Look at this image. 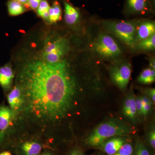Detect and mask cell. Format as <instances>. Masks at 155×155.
Wrapping results in <instances>:
<instances>
[{"mask_svg": "<svg viewBox=\"0 0 155 155\" xmlns=\"http://www.w3.org/2000/svg\"><path fill=\"white\" fill-rule=\"evenodd\" d=\"M64 5L65 20L66 23L70 25H74L77 24L80 17L79 11L67 2H64Z\"/></svg>", "mask_w": 155, "mask_h": 155, "instance_id": "obj_14", "label": "cell"}, {"mask_svg": "<svg viewBox=\"0 0 155 155\" xmlns=\"http://www.w3.org/2000/svg\"><path fill=\"white\" fill-rule=\"evenodd\" d=\"M149 63L150 67L152 69L155 70V58L153 57L150 58Z\"/></svg>", "mask_w": 155, "mask_h": 155, "instance_id": "obj_29", "label": "cell"}, {"mask_svg": "<svg viewBox=\"0 0 155 155\" xmlns=\"http://www.w3.org/2000/svg\"><path fill=\"white\" fill-rule=\"evenodd\" d=\"M133 152V148L131 144L125 143L113 155H132Z\"/></svg>", "mask_w": 155, "mask_h": 155, "instance_id": "obj_21", "label": "cell"}, {"mask_svg": "<svg viewBox=\"0 0 155 155\" xmlns=\"http://www.w3.org/2000/svg\"><path fill=\"white\" fill-rule=\"evenodd\" d=\"M0 155H12L10 152L8 151H5L0 153Z\"/></svg>", "mask_w": 155, "mask_h": 155, "instance_id": "obj_31", "label": "cell"}, {"mask_svg": "<svg viewBox=\"0 0 155 155\" xmlns=\"http://www.w3.org/2000/svg\"><path fill=\"white\" fill-rule=\"evenodd\" d=\"M155 22L151 20H145L138 22L137 28L135 45L155 34Z\"/></svg>", "mask_w": 155, "mask_h": 155, "instance_id": "obj_11", "label": "cell"}, {"mask_svg": "<svg viewBox=\"0 0 155 155\" xmlns=\"http://www.w3.org/2000/svg\"><path fill=\"white\" fill-rule=\"evenodd\" d=\"M43 148L41 142L36 139H29L19 143L18 149L21 155H40Z\"/></svg>", "mask_w": 155, "mask_h": 155, "instance_id": "obj_9", "label": "cell"}, {"mask_svg": "<svg viewBox=\"0 0 155 155\" xmlns=\"http://www.w3.org/2000/svg\"><path fill=\"white\" fill-rule=\"evenodd\" d=\"M8 8L9 14L12 16H18L27 11L25 5L15 0L8 2Z\"/></svg>", "mask_w": 155, "mask_h": 155, "instance_id": "obj_18", "label": "cell"}, {"mask_svg": "<svg viewBox=\"0 0 155 155\" xmlns=\"http://www.w3.org/2000/svg\"><path fill=\"white\" fill-rule=\"evenodd\" d=\"M136 97L132 91L128 93L123 103L122 111L124 116L132 122L137 117L135 102Z\"/></svg>", "mask_w": 155, "mask_h": 155, "instance_id": "obj_13", "label": "cell"}, {"mask_svg": "<svg viewBox=\"0 0 155 155\" xmlns=\"http://www.w3.org/2000/svg\"><path fill=\"white\" fill-rule=\"evenodd\" d=\"M155 80V70L150 67L143 70L137 79L139 83L145 84H150L153 83Z\"/></svg>", "mask_w": 155, "mask_h": 155, "instance_id": "obj_17", "label": "cell"}, {"mask_svg": "<svg viewBox=\"0 0 155 155\" xmlns=\"http://www.w3.org/2000/svg\"><path fill=\"white\" fill-rule=\"evenodd\" d=\"M153 104V103L152 102L149 103H143V107L142 112V116H147L148 115L150 111L151 110Z\"/></svg>", "mask_w": 155, "mask_h": 155, "instance_id": "obj_25", "label": "cell"}, {"mask_svg": "<svg viewBox=\"0 0 155 155\" xmlns=\"http://www.w3.org/2000/svg\"><path fill=\"white\" fill-rule=\"evenodd\" d=\"M49 5L47 0H41L36 10V12L39 17L49 23Z\"/></svg>", "mask_w": 155, "mask_h": 155, "instance_id": "obj_20", "label": "cell"}, {"mask_svg": "<svg viewBox=\"0 0 155 155\" xmlns=\"http://www.w3.org/2000/svg\"><path fill=\"white\" fill-rule=\"evenodd\" d=\"M147 8V0H127V8L130 14L143 13Z\"/></svg>", "mask_w": 155, "mask_h": 155, "instance_id": "obj_15", "label": "cell"}, {"mask_svg": "<svg viewBox=\"0 0 155 155\" xmlns=\"http://www.w3.org/2000/svg\"><path fill=\"white\" fill-rule=\"evenodd\" d=\"M108 71L112 82L122 92L125 91L132 71L130 62L122 59L113 61L108 67Z\"/></svg>", "mask_w": 155, "mask_h": 155, "instance_id": "obj_6", "label": "cell"}, {"mask_svg": "<svg viewBox=\"0 0 155 155\" xmlns=\"http://www.w3.org/2000/svg\"><path fill=\"white\" fill-rule=\"evenodd\" d=\"M135 102L137 114L139 116H141L143 107V103L141 96L137 97H136Z\"/></svg>", "mask_w": 155, "mask_h": 155, "instance_id": "obj_24", "label": "cell"}, {"mask_svg": "<svg viewBox=\"0 0 155 155\" xmlns=\"http://www.w3.org/2000/svg\"><path fill=\"white\" fill-rule=\"evenodd\" d=\"M14 77V71L10 63L0 67V86L5 92L10 91Z\"/></svg>", "mask_w": 155, "mask_h": 155, "instance_id": "obj_10", "label": "cell"}, {"mask_svg": "<svg viewBox=\"0 0 155 155\" xmlns=\"http://www.w3.org/2000/svg\"><path fill=\"white\" fill-rule=\"evenodd\" d=\"M145 93L147 96L150 98L153 103L155 102V88H146L145 89Z\"/></svg>", "mask_w": 155, "mask_h": 155, "instance_id": "obj_26", "label": "cell"}, {"mask_svg": "<svg viewBox=\"0 0 155 155\" xmlns=\"http://www.w3.org/2000/svg\"><path fill=\"white\" fill-rule=\"evenodd\" d=\"M16 84L23 98L16 121L38 134L49 136L71 125L102 88L99 74L90 61L85 59L76 68L67 57L55 63L41 59L25 63Z\"/></svg>", "mask_w": 155, "mask_h": 155, "instance_id": "obj_1", "label": "cell"}, {"mask_svg": "<svg viewBox=\"0 0 155 155\" xmlns=\"http://www.w3.org/2000/svg\"><path fill=\"white\" fill-rule=\"evenodd\" d=\"M135 149L136 155H150L147 147L140 140L137 141Z\"/></svg>", "mask_w": 155, "mask_h": 155, "instance_id": "obj_22", "label": "cell"}, {"mask_svg": "<svg viewBox=\"0 0 155 155\" xmlns=\"http://www.w3.org/2000/svg\"><path fill=\"white\" fill-rule=\"evenodd\" d=\"M93 50L100 58L111 62L121 59L123 54L118 42L110 35L103 32L94 42Z\"/></svg>", "mask_w": 155, "mask_h": 155, "instance_id": "obj_5", "label": "cell"}, {"mask_svg": "<svg viewBox=\"0 0 155 155\" xmlns=\"http://www.w3.org/2000/svg\"><path fill=\"white\" fill-rule=\"evenodd\" d=\"M49 23H54L61 19L62 16V10L60 4L57 2H54L50 7L49 10Z\"/></svg>", "mask_w": 155, "mask_h": 155, "instance_id": "obj_19", "label": "cell"}, {"mask_svg": "<svg viewBox=\"0 0 155 155\" xmlns=\"http://www.w3.org/2000/svg\"><path fill=\"white\" fill-rule=\"evenodd\" d=\"M130 125L121 120L111 119L98 125L85 139L88 147H97L109 139L133 133Z\"/></svg>", "mask_w": 155, "mask_h": 155, "instance_id": "obj_2", "label": "cell"}, {"mask_svg": "<svg viewBox=\"0 0 155 155\" xmlns=\"http://www.w3.org/2000/svg\"><path fill=\"white\" fill-rule=\"evenodd\" d=\"M7 100L9 107L11 109L14 120H17V117L22 109L23 104V98L21 89L16 84L11 89L7 95Z\"/></svg>", "mask_w": 155, "mask_h": 155, "instance_id": "obj_8", "label": "cell"}, {"mask_svg": "<svg viewBox=\"0 0 155 155\" xmlns=\"http://www.w3.org/2000/svg\"><path fill=\"white\" fill-rule=\"evenodd\" d=\"M41 0H28V5L31 8L36 11Z\"/></svg>", "mask_w": 155, "mask_h": 155, "instance_id": "obj_27", "label": "cell"}, {"mask_svg": "<svg viewBox=\"0 0 155 155\" xmlns=\"http://www.w3.org/2000/svg\"><path fill=\"white\" fill-rule=\"evenodd\" d=\"M71 45L67 38L55 35L47 40L41 52V60L55 63L66 58L70 52Z\"/></svg>", "mask_w": 155, "mask_h": 155, "instance_id": "obj_3", "label": "cell"}, {"mask_svg": "<svg viewBox=\"0 0 155 155\" xmlns=\"http://www.w3.org/2000/svg\"><path fill=\"white\" fill-rule=\"evenodd\" d=\"M14 121L10 107L4 104L0 105V148L7 142Z\"/></svg>", "mask_w": 155, "mask_h": 155, "instance_id": "obj_7", "label": "cell"}, {"mask_svg": "<svg viewBox=\"0 0 155 155\" xmlns=\"http://www.w3.org/2000/svg\"><path fill=\"white\" fill-rule=\"evenodd\" d=\"M41 155H53L49 151L45 152Z\"/></svg>", "mask_w": 155, "mask_h": 155, "instance_id": "obj_32", "label": "cell"}, {"mask_svg": "<svg viewBox=\"0 0 155 155\" xmlns=\"http://www.w3.org/2000/svg\"><path fill=\"white\" fill-rule=\"evenodd\" d=\"M15 1L19 2L24 5H28V0H15Z\"/></svg>", "mask_w": 155, "mask_h": 155, "instance_id": "obj_30", "label": "cell"}, {"mask_svg": "<svg viewBox=\"0 0 155 155\" xmlns=\"http://www.w3.org/2000/svg\"><path fill=\"white\" fill-rule=\"evenodd\" d=\"M148 141L153 149L155 148V130L154 127L150 130L148 134Z\"/></svg>", "mask_w": 155, "mask_h": 155, "instance_id": "obj_23", "label": "cell"}, {"mask_svg": "<svg viewBox=\"0 0 155 155\" xmlns=\"http://www.w3.org/2000/svg\"><path fill=\"white\" fill-rule=\"evenodd\" d=\"M68 155H84L82 151L78 148H75L72 149Z\"/></svg>", "mask_w": 155, "mask_h": 155, "instance_id": "obj_28", "label": "cell"}, {"mask_svg": "<svg viewBox=\"0 0 155 155\" xmlns=\"http://www.w3.org/2000/svg\"><path fill=\"white\" fill-rule=\"evenodd\" d=\"M137 21H104L102 22L103 28L112 34L125 44L134 49L135 45Z\"/></svg>", "mask_w": 155, "mask_h": 155, "instance_id": "obj_4", "label": "cell"}, {"mask_svg": "<svg viewBox=\"0 0 155 155\" xmlns=\"http://www.w3.org/2000/svg\"><path fill=\"white\" fill-rule=\"evenodd\" d=\"M155 48V35L139 42L134 46V49L140 51H153Z\"/></svg>", "mask_w": 155, "mask_h": 155, "instance_id": "obj_16", "label": "cell"}, {"mask_svg": "<svg viewBox=\"0 0 155 155\" xmlns=\"http://www.w3.org/2000/svg\"><path fill=\"white\" fill-rule=\"evenodd\" d=\"M126 139L122 136H116L109 139L97 148L104 152L108 155H113L125 143Z\"/></svg>", "mask_w": 155, "mask_h": 155, "instance_id": "obj_12", "label": "cell"}]
</instances>
